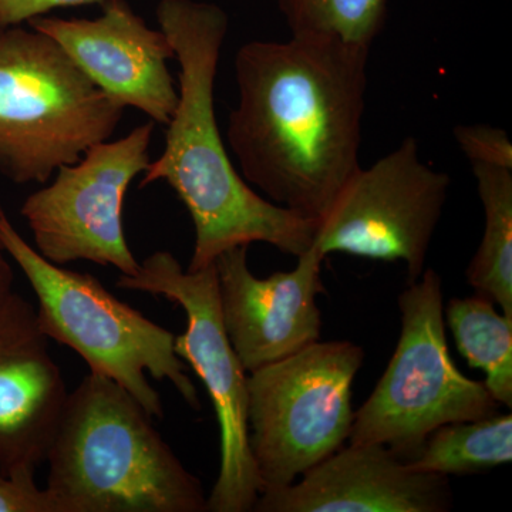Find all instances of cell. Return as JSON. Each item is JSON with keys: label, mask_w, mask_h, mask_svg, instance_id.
<instances>
[{"label": "cell", "mask_w": 512, "mask_h": 512, "mask_svg": "<svg viewBox=\"0 0 512 512\" xmlns=\"http://www.w3.org/2000/svg\"><path fill=\"white\" fill-rule=\"evenodd\" d=\"M369 56L315 36L239 47L227 143L239 174L266 200L319 224L362 167Z\"/></svg>", "instance_id": "6da1fadb"}, {"label": "cell", "mask_w": 512, "mask_h": 512, "mask_svg": "<svg viewBox=\"0 0 512 512\" xmlns=\"http://www.w3.org/2000/svg\"><path fill=\"white\" fill-rule=\"evenodd\" d=\"M157 22L180 64L178 103L165 126L163 153L150 161L140 187L163 181L190 212L195 244L187 269L207 268L227 249L254 242L298 258L312 247L318 222L252 190L218 128L214 89L227 13L214 3L160 0Z\"/></svg>", "instance_id": "7a4b0ae2"}, {"label": "cell", "mask_w": 512, "mask_h": 512, "mask_svg": "<svg viewBox=\"0 0 512 512\" xmlns=\"http://www.w3.org/2000/svg\"><path fill=\"white\" fill-rule=\"evenodd\" d=\"M59 512H204L207 495L147 410L109 377L69 393L46 457Z\"/></svg>", "instance_id": "3957f363"}, {"label": "cell", "mask_w": 512, "mask_h": 512, "mask_svg": "<svg viewBox=\"0 0 512 512\" xmlns=\"http://www.w3.org/2000/svg\"><path fill=\"white\" fill-rule=\"evenodd\" d=\"M0 249L16 262L37 299L36 318L47 339L79 353L92 373L127 390L153 419H163L160 394L148 382L168 380L194 409L197 389L175 352V335L121 302L97 278L43 258L0 214Z\"/></svg>", "instance_id": "277c9868"}, {"label": "cell", "mask_w": 512, "mask_h": 512, "mask_svg": "<svg viewBox=\"0 0 512 512\" xmlns=\"http://www.w3.org/2000/svg\"><path fill=\"white\" fill-rule=\"evenodd\" d=\"M124 110L52 37L0 30V173L13 183L46 184L110 140Z\"/></svg>", "instance_id": "5b68a950"}, {"label": "cell", "mask_w": 512, "mask_h": 512, "mask_svg": "<svg viewBox=\"0 0 512 512\" xmlns=\"http://www.w3.org/2000/svg\"><path fill=\"white\" fill-rule=\"evenodd\" d=\"M402 332L386 372L355 413L349 440L382 444L412 461L434 430L497 413L484 383L458 370L448 350L441 278L427 269L399 298Z\"/></svg>", "instance_id": "8992f818"}, {"label": "cell", "mask_w": 512, "mask_h": 512, "mask_svg": "<svg viewBox=\"0 0 512 512\" xmlns=\"http://www.w3.org/2000/svg\"><path fill=\"white\" fill-rule=\"evenodd\" d=\"M363 359L348 340H318L249 373L248 440L261 493L295 483L343 447Z\"/></svg>", "instance_id": "52a82bcc"}, {"label": "cell", "mask_w": 512, "mask_h": 512, "mask_svg": "<svg viewBox=\"0 0 512 512\" xmlns=\"http://www.w3.org/2000/svg\"><path fill=\"white\" fill-rule=\"evenodd\" d=\"M116 285L164 296L184 309L187 329L175 336V352L207 387L220 427V473L207 511H254L261 484L249 450L248 376L222 322L215 265L190 271L170 252L158 251L140 262L136 275H120Z\"/></svg>", "instance_id": "ba28073f"}, {"label": "cell", "mask_w": 512, "mask_h": 512, "mask_svg": "<svg viewBox=\"0 0 512 512\" xmlns=\"http://www.w3.org/2000/svg\"><path fill=\"white\" fill-rule=\"evenodd\" d=\"M154 121L119 140H106L63 165L55 180L30 194L20 214L32 231L35 249L55 265L90 261L133 276L140 262L128 247L123 204L130 184L150 164Z\"/></svg>", "instance_id": "9c48e42d"}, {"label": "cell", "mask_w": 512, "mask_h": 512, "mask_svg": "<svg viewBox=\"0 0 512 512\" xmlns=\"http://www.w3.org/2000/svg\"><path fill=\"white\" fill-rule=\"evenodd\" d=\"M451 180L424 163L416 138L369 168L360 167L319 221L313 247L332 252L402 261L409 284L424 272L431 239L439 225Z\"/></svg>", "instance_id": "30bf717a"}, {"label": "cell", "mask_w": 512, "mask_h": 512, "mask_svg": "<svg viewBox=\"0 0 512 512\" xmlns=\"http://www.w3.org/2000/svg\"><path fill=\"white\" fill-rule=\"evenodd\" d=\"M323 259L312 245L298 256L293 271L268 278L252 274L245 245L215 259L222 322L245 372L318 342L322 312L316 298L325 292Z\"/></svg>", "instance_id": "8fae6325"}, {"label": "cell", "mask_w": 512, "mask_h": 512, "mask_svg": "<svg viewBox=\"0 0 512 512\" xmlns=\"http://www.w3.org/2000/svg\"><path fill=\"white\" fill-rule=\"evenodd\" d=\"M28 25L52 37L111 99L167 126L178 103L168 69L174 47L163 30L151 29L126 0L101 3L96 19L46 15Z\"/></svg>", "instance_id": "7c38bea8"}, {"label": "cell", "mask_w": 512, "mask_h": 512, "mask_svg": "<svg viewBox=\"0 0 512 512\" xmlns=\"http://www.w3.org/2000/svg\"><path fill=\"white\" fill-rule=\"evenodd\" d=\"M453 491L446 476L410 467L382 444L340 448L301 483L259 494L258 512H446Z\"/></svg>", "instance_id": "4fadbf2b"}, {"label": "cell", "mask_w": 512, "mask_h": 512, "mask_svg": "<svg viewBox=\"0 0 512 512\" xmlns=\"http://www.w3.org/2000/svg\"><path fill=\"white\" fill-rule=\"evenodd\" d=\"M67 397L35 306L10 293L0 303V473L45 463Z\"/></svg>", "instance_id": "5bb4252c"}, {"label": "cell", "mask_w": 512, "mask_h": 512, "mask_svg": "<svg viewBox=\"0 0 512 512\" xmlns=\"http://www.w3.org/2000/svg\"><path fill=\"white\" fill-rule=\"evenodd\" d=\"M473 174L485 222L480 247L467 268V282L476 295L512 318V170L474 164Z\"/></svg>", "instance_id": "9a60e30c"}, {"label": "cell", "mask_w": 512, "mask_h": 512, "mask_svg": "<svg viewBox=\"0 0 512 512\" xmlns=\"http://www.w3.org/2000/svg\"><path fill=\"white\" fill-rule=\"evenodd\" d=\"M444 319L468 366L485 373V387L495 402L512 407V318L497 312L480 295L454 298Z\"/></svg>", "instance_id": "2e32d148"}, {"label": "cell", "mask_w": 512, "mask_h": 512, "mask_svg": "<svg viewBox=\"0 0 512 512\" xmlns=\"http://www.w3.org/2000/svg\"><path fill=\"white\" fill-rule=\"evenodd\" d=\"M511 460L512 416L494 413L439 427L407 463L416 470L448 477L483 473Z\"/></svg>", "instance_id": "e0dca14e"}, {"label": "cell", "mask_w": 512, "mask_h": 512, "mask_svg": "<svg viewBox=\"0 0 512 512\" xmlns=\"http://www.w3.org/2000/svg\"><path fill=\"white\" fill-rule=\"evenodd\" d=\"M292 36L329 37L372 49L387 18V0H276Z\"/></svg>", "instance_id": "ac0fdd59"}, {"label": "cell", "mask_w": 512, "mask_h": 512, "mask_svg": "<svg viewBox=\"0 0 512 512\" xmlns=\"http://www.w3.org/2000/svg\"><path fill=\"white\" fill-rule=\"evenodd\" d=\"M454 138L471 165H494L512 170V143L503 128L461 124L454 128Z\"/></svg>", "instance_id": "d6986e66"}, {"label": "cell", "mask_w": 512, "mask_h": 512, "mask_svg": "<svg viewBox=\"0 0 512 512\" xmlns=\"http://www.w3.org/2000/svg\"><path fill=\"white\" fill-rule=\"evenodd\" d=\"M35 474L32 468L0 473V512H59L49 491L37 487Z\"/></svg>", "instance_id": "ffe728a7"}, {"label": "cell", "mask_w": 512, "mask_h": 512, "mask_svg": "<svg viewBox=\"0 0 512 512\" xmlns=\"http://www.w3.org/2000/svg\"><path fill=\"white\" fill-rule=\"evenodd\" d=\"M106 0H0V26H22L30 20L49 15L56 9L96 5Z\"/></svg>", "instance_id": "44dd1931"}, {"label": "cell", "mask_w": 512, "mask_h": 512, "mask_svg": "<svg viewBox=\"0 0 512 512\" xmlns=\"http://www.w3.org/2000/svg\"><path fill=\"white\" fill-rule=\"evenodd\" d=\"M13 281H15V275H13L12 266L0 251V303L13 292Z\"/></svg>", "instance_id": "7402d4cb"}, {"label": "cell", "mask_w": 512, "mask_h": 512, "mask_svg": "<svg viewBox=\"0 0 512 512\" xmlns=\"http://www.w3.org/2000/svg\"><path fill=\"white\" fill-rule=\"evenodd\" d=\"M2 212H5V211H3L2 204H0V214H2Z\"/></svg>", "instance_id": "603a6c76"}, {"label": "cell", "mask_w": 512, "mask_h": 512, "mask_svg": "<svg viewBox=\"0 0 512 512\" xmlns=\"http://www.w3.org/2000/svg\"><path fill=\"white\" fill-rule=\"evenodd\" d=\"M2 29H3L2 26H0V30H2Z\"/></svg>", "instance_id": "cb8c5ba5"}]
</instances>
